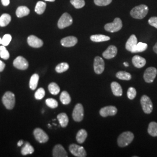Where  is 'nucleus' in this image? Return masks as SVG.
<instances>
[{
  "instance_id": "nucleus-1",
  "label": "nucleus",
  "mask_w": 157,
  "mask_h": 157,
  "mask_svg": "<svg viewBox=\"0 0 157 157\" xmlns=\"http://www.w3.org/2000/svg\"><path fill=\"white\" fill-rule=\"evenodd\" d=\"M148 7L146 5L141 4L133 8L131 11L130 15L135 19H142L146 17L148 12Z\"/></svg>"
},
{
  "instance_id": "nucleus-2",
  "label": "nucleus",
  "mask_w": 157,
  "mask_h": 157,
  "mask_svg": "<svg viewBox=\"0 0 157 157\" xmlns=\"http://www.w3.org/2000/svg\"><path fill=\"white\" fill-rule=\"evenodd\" d=\"M134 139V135L131 132H124L121 134L118 139V146L124 147L129 145Z\"/></svg>"
},
{
  "instance_id": "nucleus-3",
  "label": "nucleus",
  "mask_w": 157,
  "mask_h": 157,
  "mask_svg": "<svg viewBox=\"0 0 157 157\" xmlns=\"http://www.w3.org/2000/svg\"><path fill=\"white\" fill-rule=\"evenodd\" d=\"M2 103L8 109H12L13 108L15 104V94L11 91H7L3 95L2 98Z\"/></svg>"
},
{
  "instance_id": "nucleus-4",
  "label": "nucleus",
  "mask_w": 157,
  "mask_h": 157,
  "mask_svg": "<svg viewBox=\"0 0 157 157\" xmlns=\"http://www.w3.org/2000/svg\"><path fill=\"white\" fill-rule=\"evenodd\" d=\"M122 28V22L121 19L119 17H116L114 19L113 22L107 23L104 26L105 30L107 32H109L111 33L117 32L118 31H119Z\"/></svg>"
},
{
  "instance_id": "nucleus-5",
  "label": "nucleus",
  "mask_w": 157,
  "mask_h": 157,
  "mask_svg": "<svg viewBox=\"0 0 157 157\" xmlns=\"http://www.w3.org/2000/svg\"><path fill=\"white\" fill-rule=\"evenodd\" d=\"M73 23V19L67 13H64L58 22V27L60 29L65 28L71 26Z\"/></svg>"
},
{
  "instance_id": "nucleus-6",
  "label": "nucleus",
  "mask_w": 157,
  "mask_h": 157,
  "mask_svg": "<svg viewBox=\"0 0 157 157\" xmlns=\"http://www.w3.org/2000/svg\"><path fill=\"white\" fill-rule=\"evenodd\" d=\"M141 105L144 113H151L153 109V105L151 99L147 95H143L141 98Z\"/></svg>"
},
{
  "instance_id": "nucleus-7",
  "label": "nucleus",
  "mask_w": 157,
  "mask_h": 157,
  "mask_svg": "<svg viewBox=\"0 0 157 157\" xmlns=\"http://www.w3.org/2000/svg\"><path fill=\"white\" fill-rule=\"evenodd\" d=\"M69 150L75 157H86L87 156L86 150H84V147L82 146L72 144L69 146Z\"/></svg>"
},
{
  "instance_id": "nucleus-8",
  "label": "nucleus",
  "mask_w": 157,
  "mask_h": 157,
  "mask_svg": "<svg viewBox=\"0 0 157 157\" xmlns=\"http://www.w3.org/2000/svg\"><path fill=\"white\" fill-rule=\"evenodd\" d=\"M73 120L76 122H81L84 117V109L83 105L78 103L73 109L72 113Z\"/></svg>"
},
{
  "instance_id": "nucleus-9",
  "label": "nucleus",
  "mask_w": 157,
  "mask_h": 157,
  "mask_svg": "<svg viewBox=\"0 0 157 157\" xmlns=\"http://www.w3.org/2000/svg\"><path fill=\"white\" fill-rule=\"evenodd\" d=\"M33 135L36 140L40 143H45L47 142L49 137L45 132L40 128H36L33 131Z\"/></svg>"
},
{
  "instance_id": "nucleus-10",
  "label": "nucleus",
  "mask_w": 157,
  "mask_h": 157,
  "mask_svg": "<svg viewBox=\"0 0 157 157\" xmlns=\"http://www.w3.org/2000/svg\"><path fill=\"white\" fill-rule=\"evenodd\" d=\"M157 69L154 67H148L144 73V79L147 83H152L156 78Z\"/></svg>"
},
{
  "instance_id": "nucleus-11",
  "label": "nucleus",
  "mask_w": 157,
  "mask_h": 157,
  "mask_svg": "<svg viewBox=\"0 0 157 157\" xmlns=\"http://www.w3.org/2000/svg\"><path fill=\"white\" fill-rule=\"evenodd\" d=\"M13 65L15 67L19 70H26L29 67L28 61L22 56L17 57L13 62Z\"/></svg>"
},
{
  "instance_id": "nucleus-12",
  "label": "nucleus",
  "mask_w": 157,
  "mask_h": 157,
  "mask_svg": "<svg viewBox=\"0 0 157 157\" xmlns=\"http://www.w3.org/2000/svg\"><path fill=\"white\" fill-rule=\"evenodd\" d=\"M105 68V63L103 59L100 56H95L94 61V70L95 73L100 75L104 72Z\"/></svg>"
},
{
  "instance_id": "nucleus-13",
  "label": "nucleus",
  "mask_w": 157,
  "mask_h": 157,
  "mask_svg": "<svg viewBox=\"0 0 157 157\" xmlns=\"http://www.w3.org/2000/svg\"><path fill=\"white\" fill-rule=\"evenodd\" d=\"M118 112L117 108L114 106H107L102 108L100 111V114L102 117L114 116Z\"/></svg>"
},
{
  "instance_id": "nucleus-14",
  "label": "nucleus",
  "mask_w": 157,
  "mask_h": 157,
  "mask_svg": "<svg viewBox=\"0 0 157 157\" xmlns=\"http://www.w3.org/2000/svg\"><path fill=\"white\" fill-rule=\"evenodd\" d=\"M27 41L29 45L33 48H40L43 45V40L34 35L29 36L28 37Z\"/></svg>"
},
{
  "instance_id": "nucleus-15",
  "label": "nucleus",
  "mask_w": 157,
  "mask_h": 157,
  "mask_svg": "<svg viewBox=\"0 0 157 157\" xmlns=\"http://www.w3.org/2000/svg\"><path fill=\"white\" fill-rule=\"evenodd\" d=\"M52 156L54 157H67V152L61 144H57L53 148Z\"/></svg>"
},
{
  "instance_id": "nucleus-16",
  "label": "nucleus",
  "mask_w": 157,
  "mask_h": 157,
  "mask_svg": "<svg viewBox=\"0 0 157 157\" xmlns=\"http://www.w3.org/2000/svg\"><path fill=\"white\" fill-rule=\"evenodd\" d=\"M78 43V39L74 36H68L63 38L61 40V45L65 47H71L76 45Z\"/></svg>"
},
{
  "instance_id": "nucleus-17",
  "label": "nucleus",
  "mask_w": 157,
  "mask_h": 157,
  "mask_svg": "<svg viewBox=\"0 0 157 157\" xmlns=\"http://www.w3.org/2000/svg\"><path fill=\"white\" fill-rule=\"evenodd\" d=\"M118 52L117 48L114 45H110L102 53V56L105 59H111L117 56Z\"/></svg>"
},
{
  "instance_id": "nucleus-18",
  "label": "nucleus",
  "mask_w": 157,
  "mask_h": 157,
  "mask_svg": "<svg viewBox=\"0 0 157 157\" xmlns=\"http://www.w3.org/2000/svg\"><path fill=\"white\" fill-rule=\"evenodd\" d=\"M132 63L135 67L141 68L146 65V60L145 58L139 56H135L132 58Z\"/></svg>"
},
{
  "instance_id": "nucleus-19",
  "label": "nucleus",
  "mask_w": 157,
  "mask_h": 157,
  "mask_svg": "<svg viewBox=\"0 0 157 157\" xmlns=\"http://www.w3.org/2000/svg\"><path fill=\"white\" fill-rule=\"evenodd\" d=\"M137 44V39L135 34H132L129 39L128 40L126 43V49L130 52H131L132 49L134 48L135 45Z\"/></svg>"
},
{
  "instance_id": "nucleus-20",
  "label": "nucleus",
  "mask_w": 157,
  "mask_h": 157,
  "mask_svg": "<svg viewBox=\"0 0 157 157\" xmlns=\"http://www.w3.org/2000/svg\"><path fill=\"white\" fill-rule=\"evenodd\" d=\"M111 89H112L113 95L118 96V97L122 95L123 91H122V87L118 83L116 82H113L111 84Z\"/></svg>"
},
{
  "instance_id": "nucleus-21",
  "label": "nucleus",
  "mask_w": 157,
  "mask_h": 157,
  "mask_svg": "<svg viewBox=\"0 0 157 157\" xmlns=\"http://www.w3.org/2000/svg\"><path fill=\"white\" fill-rule=\"evenodd\" d=\"M30 13V10L26 6H20L17 8L16 15L17 17H23L28 16Z\"/></svg>"
},
{
  "instance_id": "nucleus-22",
  "label": "nucleus",
  "mask_w": 157,
  "mask_h": 157,
  "mask_svg": "<svg viewBox=\"0 0 157 157\" xmlns=\"http://www.w3.org/2000/svg\"><path fill=\"white\" fill-rule=\"evenodd\" d=\"M57 119L61 127L65 128L67 126L69 123V118L65 113H61L58 114L57 116Z\"/></svg>"
},
{
  "instance_id": "nucleus-23",
  "label": "nucleus",
  "mask_w": 157,
  "mask_h": 157,
  "mask_svg": "<svg viewBox=\"0 0 157 157\" xmlns=\"http://www.w3.org/2000/svg\"><path fill=\"white\" fill-rule=\"evenodd\" d=\"M39 80V76L38 74L35 73L31 76L30 82H29V87L30 88L31 90H36L38 85Z\"/></svg>"
},
{
  "instance_id": "nucleus-24",
  "label": "nucleus",
  "mask_w": 157,
  "mask_h": 157,
  "mask_svg": "<svg viewBox=\"0 0 157 157\" xmlns=\"http://www.w3.org/2000/svg\"><path fill=\"white\" fill-rule=\"evenodd\" d=\"M87 137V133L86 130L80 129L76 135V140L79 144L83 143Z\"/></svg>"
},
{
  "instance_id": "nucleus-25",
  "label": "nucleus",
  "mask_w": 157,
  "mask_h": 157,
  "mask_svg": "<svg viewBox=\"0 0 157 157\" xmlns=\"http://www.w3.org/2000/svg\"><path fill=\"white\" fill-rule=\"evenodd\" d=\"M90 39L93 42L98 43V42L108 41L110 40V37L103 34H95V35H92L90 37Z\"/></svg>"
},
{
  "instance_id": "nucleus-26",
  "label": "nucleus",
  "mask_w": 157,
  "mask_h": 157,
  "mask_svg": "<svg viewBox=\"0 0 157 157\" xmlns=\"http://www.w3.org/2000/svg\"><path fill=\"white\" fill-rule=\"evenodd\" d=\"M11 21V17L8 13H3L0 17V26H6Z\"/></svg>"
},
{
  "instance_id": "nucleus-27",
  "label": "nucleus",
  "mask_w": 157,
  "mask_h": 157,
  "mask_svg": "<svg viewBox=\"0 0 157 157\" xmlns=\"http://www.w3.org/2000/svg\"><path fill=\"white\" fill-rule=\"evenodd\" d=\"M34 151V150L33 147L29 143L26 142L25 143V145L22 148L21 154L23 155H26L33 154Z\"/></svg>"
},
{
  "instance_id": "nucleus-28",
  "label": "nucleus",
  "mask_w": 157,
  "mask_h": 157,
  "mask_svg": "<svg viewBox=\"0 0 157 157\" xmlns=\"http://www.w3.org/2000/svg\"><path fill=\"white\" fill-rule=\"evenodd\" d=\"M147 47H148V45L146 43L139 42V43H137V44L135 45L134 48L131 51V52H132V53L141 52L146 51Z\"/></svg>"
},
{
  "instance_id": "nucleus-29",
  "label": "nucleus",
  "mask_w": 157,
  "mask_h": 157,
  "mask_svg": "<svg viewBox=\"0 0 157 157\" xmlns=\"http://www.w3.org/2000/svg\"><path fill=\"white\" fill-rule=\"evenodd\" d=\"M46 3L43 1H39L35 6L34 11L35 12L39 14V15H41L43 14L44 11H45V8H46Z\"/></svg>"
},
{
  "instance_id": "nucleus-30",
  "label": "nucleus",
  "mask_w": 157,
  "mask_h": 157,
  "mask_svg": "<svg viewBox=\"0 0 157 157\" xmlns=\"http://www.w3.org/2000/svg\"><path fill=\"white\" fill-rule=\"evenodd\" d=\"M60 101L64 105L69 104L71 101V96L69 94V93L66 91H62L60 95Z\"/></svg>"
},
{
  "instance_id": "nucleus-31",
  "label": "nucleus",
  "mask_w": 157,
  "mask_h": 157,
  "mask_svg": "<svg viewBox=\"0 0 157 157\" xmlns=\"http://www.w3.org/2000/svg\"><path fill=\"white\" fill-rule=\"evenodd\" d=\"M148 133L152 137H157V123L151 122L148 125Z\"/></svg>"
},
{
  "instance_id": "nucleus-32",
  "label": "nucleus",
  "mask_w": 157,
  "mask_h": 157,
  "mask_svg": "<svg viewBox=\"0 0 157 157\" xmlns=\"http://www.w3.org/2000/svg\"><path fill=\"white\" fill-rule=\"evenodd\" d=\"M48 90L51 94L57 95L60 92V87L58 84L52 82L48 85Z\"/></svg>"
},
{
  "instance_id": "nucleus-33",
  "label": "nucleus",
  "mask_w": 157,
  "mask_h": 157,
  "mask_svg": "<svg viewBox=\"0 0 157 157\" xmlns=\"http://www.w3.org/2000/svg\"><path fill=\"white\" fill-rule=\"evenodd\" d=\"M69 66L67 63L62 62L56 66V71L57 73H63V72H66L69 69Z\"/></svg>"
},
{
  "instance_id": "nucleus-34",
  "label": "nucleus",
  "mask_w": 157,
  "mask_h": 157,
  "mask_svg": "<svg viewBox=\"0 0 157 157\" xmlns=\"http://www.w3.org/2000/svg\"><path fill=\"white\" fill-rule=\"evenodd\" d=\"M116 76L118 78L124 80H130L132 78L131 75L125 71H119L117 73Z\"/></svg>"
},
{
  "instance_id": "nucleus-35",
  "label": "nucleus",
  "mask_w": 157,
  "mask_h": 157,
  "mask_svg": "<svg viewBox=\"0 0 157 157\" xmlns=\"http://www.w3.org/2000/svg\"><path fill=\"white\" fill-rule=\"evenodd\" d=\"M10 54L9 51L6 50V46L1 45L0 46V57L4 59L7 60L9 59Z\"/></svg>"
},
{
  "instance_id": "nucleus-36",
  "label": "nucleus",
  "mask_w": 157,
  "mask_h": 157,
  "mask_svg": "<svg viewBox=\"0 0 157 157\" xmlns=\"http://www.w3.org/2000/svg\"><path fill=\"white\" fill-rule=\"evenodd\" d=\"M71 3L76 9H80L85 6L84 0H71Z\"/></svg>"
},
{
  "instance_id": "nucleus-37",
  "label": "nucleus",
  "mask_w": 157,
  "mask_h": 157,
  "mask_svg": "<svg viewBox=\"0 0 157 157\" xmlns=\"http://www.w3.org/2000/svg\"><path fill=\"white\" fill-rule=\"evenodd\" d=\"M45 103L46 105L48 107H50L51 108H56V107L58 106V103L56 101V100L54 99V98H47L45 100Z\"/></svg>"
},
{
  "instance_id": "nucleus-38",
  "label": "nucleus",
  "mask_w": 157,
  "mask_h": 157,
  "mask_svg": "<svg viewBox=\"0 0 157 157\" xmlns=\"http://www.w3.org/2000/svg\"><path fill=\"white\" fill-rule=\"evenodd\" d=\"M45 90L43 88H39L37 90L34 94V97L36 100H41L45 96Z\"/></svg>"
},
{
  "instance_id": "nucleus-39",
  "label": "nucleus",
  "mask_w": 157,
  "mask_h": 157,
  "mask_svg": "<svg viewBox=\"0 0 157 157\" xmlns=\"http://www.w3.org/2000/svg\"><path fill=\"white\" fill-rule=\"evenodd\" d=\"M11 35L10 34H6L2 38L1 44L2 45H4V46L6 47V46H7V45L10 44V43H11Z\"/></svg>"
},
{
  "instance_id": "nucleus-40",
  "label": "nucleus",
  "mask_w": 157,
  "mask_h": 157,
  "mask_svg": "<svg viewBox=\"0 0 157 157\" xmlns=\"http://www.w3.org/2000/svg\"><path fill=\"white\" fill-rule=\"evenodd\" d=\"M137 91L134 87H129V89L127 92V95L128 97L130 100H133L136 96Z\"/></svg>"
},
{
  "instance_id": "nucleus-41",
  "label": "nucleus",
  "mask_w": 157,
  "mask_h": 157,
  "mask_svg": "<svg viewBox=\"0 0 157 157\" xmlns=\"http://www.w3.org/2000/svg\"><path fill=\"white\" fill-rule=\"evenodd\" d=\"M112 0H94L95 5L97 6H107L110 4Z\"/></svg>"
},
{
  "instance_id": "nucleus-42",
  "label": "nucleus",
  "mask_w": 157,
  "mask_h": 157,
  "mask_svg": "<svg viewBox=\"0 0 157 157\" xmlns=\"http://www.w3.org/2000/svg\"><path fill=\"white\" fill-rule=\"evenodd\" d=\"M148 23L150 24V25L157 29V17H151V18H150L148 20Z\"/></svg>"
},
{
  "instance_id": "nucleus-43",
  "label": "nucleus",
  "mask_w": 157,
  "mask_h": 157,
  "mask_svg": "<svg viewBox=\"0 0 157 157\" xmlns=\"http://www.w3.org/2000/svg\"><path fill=\"white\" fill-rule=\"evenodd\" d=\"M6 67V64L2 62V61L0 60V72H2Z\"/></svg>"
},
{
  "instance_id": "nucleus-44",
  "label": "nucleus",
  "mask_w": 157,
  "mask_h": 157,
  "mask_svg": "<svg viewBox=\"0 0 157 157\" xmlns=\"http://www.w3.org/2000/svg\"><path fill=\"white\" fill-rule=\"evenodd\" d=\"M1 3L4 6H8L10 3V0H1Z\"/></svg>"
},
{
  "instance_id": "nucleus-45",
  "label": "nucleus",
  "mask_w": 157,
  "mask_h": 157,
  "mask_svg": "<svg viewBox=\"0 0 157 157\" xmlns=\"http://www.w3.org/2000/svg\"><path fill=\"white\" fill-rule=\"evenodd\" d=\"M153 50L156 54H157V43L155 44V45L153 47Z\"/></svg>"
},
{
  "instance_id": "nucleus-46",
  "label": "nucleus",
  "mask_w": 157,
  "mask_h": 157,
  "mask_svg": "<svg viewBox=\"0 0 157 157\" xmlns=\"http://www.w3.org/2000/svg\"><path fill=\"white\" fill-rule=\"evenodd\" d=\"M23 144V141L21 140L18 141V143H17V146H19V147H21V146H22Z\"/></svg>"
},
{
  "instance_id": "nucleus-47",
  "label": "nucleus",
  "mask_w": 157,
  "mask_h": 157,
  "mask_svg": "<svg viewBox=\"0 0 157 157\" xmlns=\"http://www.w3.org/2000/svg\"><path fill=\"white\" fill-rule=\"evenodd\" d=\"M124 65L125 67H129V63L128 62H124Z\"/></svg>"
},
{
  "instance_id": "nucleus-48",
  "label": "nucleus",
  "mask_w": 157,
  "mask_h": 157,
  "mask_svg": "<svg viewBox=\"0 0 157 157\" xmlns=\"http://www.w3.org/2000/svg\"><path fill=\"white\" fill-rule=\"evenodd\" d=\"M46 1H49V2H54L56 0H44Z\"/></svg>"
},
{
  "instance_id": "nucleus-49",
  "label": "nucleus",
  "mask_w": 157,
  "mask_h": 157,
  "mask_svg": "<svg viewBox=\"0 0 157 157\" xmlns=\"http://www.w3.org/2000/svg\"><path fill=\"white\" fill-rule=\"evenodd\" d=\"M1 42H2V38L0 37V44H1Z\"/></svg>"
}]
</instances>
